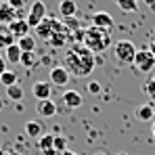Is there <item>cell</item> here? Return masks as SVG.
<instances>
[{"instance_id": "7c38bea8", "label": "cell", "mask_w": 155, "mask_h": 155, "mask_svg": "<svg viewBox=\"0 0 155 155\" xmlns=\"http://www.w3.org/2000/svg\"><path fill=\"white\" fill-rule=\"evenodd\" d=\"M36 111H38V115H40V117H52V115L57 113V103H54L52 99L38 101V105H36Z\"/></svg>"}, {"instance_id": "60d3db41", "label": "cell", "mask_w": 155, "mask_h": 155, "mask_svg": "<svg viewBox=\"0 0 155 155\" xmlns=\"http://www.w3.org/2000/svg\"><path fill=\"white\" fill-rule=\"evenodd\" d=\"M2 2H6V0H0V4H2Z\"/></svg>"}, {"instance_id": "74e56055", "label": "cell", "mask_w": 155, "mask_h": 155, "mask_svg": "<svg viewBox=\"0 0 155 155\" xmlns=\"http://www.w3.org/2000/svg\"><path fill=\"white\" fill-rule=\"evenodd\" d=\"M0 111H2V101H0Z\"/></svg>"}, {"instance_id": "6da1fadb", "label": "cell", "mask_w": 155, "mask_h": 155, "mask_svg": "<svg viewBox=\"0 0 155 155\" xmlns=\"http://www.w3.org/2000/svg\"><path fill=\"white\" fill-rule=\"evenodd\" d=\"M94 65H97L94 54L84 44H74L69 51L65 52V59H63V67L76 78H88L92 74Z\"/></svg>"}, {"instance_id": "ac0fdd59", "label": "cell", "mask_w": 155, "mask_h": 155, "mask_svg": "<svg viewBox=\"0 0 155 155\" xmlns=\"http://www.w3.org/2000/svg\"><path fill=\"white\" fill-rule=\"evenodd\" d=\"M25 134L29 138H40L42 136V124L38 120H27L25 122Z\"/></svg>"}, {"instance_id": "d590c367", "label": "cell", "mask_w": 155, "mask_h": 155, "mask_svg": "<svg viewBox=\"0 0 155 155\" xmlns=\"http://www.w3.org/2000/svg\"><path fill=\"white\" fill-rule=\"evenodd\" d=\"M153 140H155V122H153Z\"/></svg>"}, {"instance_id": "5b68a950", "label": "cell", "mask_w": 155, "mask_h": 155, "mask_svg": "<svg viewBox=\"0 0 155 155\" xmlns=\"http://www.w3.org/2000/svg\"><path fill=\"white\" fill-rule=\"evenodd\" d=\"M134 67L140 71V74H151L155 67V57L151 54V51L143 48V51H136L134 57Z\"/></svg>"}, {"instance_id": "603a6c76", "label": "cell", "mask_w": 155, "mask_h": 155, "mask_svg": "<svg viewBox=\"0 0 155 155\" xmlns=\"http://www.w3.org/2000/svg\"><path fill=\"white\" fill-rule=\"evenodd\" d=\"M0 84H2L4 88H11V86H15V84H17V74L6 69V71L0 76Z\"/></svg>"}, {"instance_id": "9c48e42d", "label": "cell", "mask_w": 155, "mask_h": 155, "mask_svg": "<svg viewBox=\"0 0 155 155\" xmlns=\"http://www.w3.org/2000/svg\"><path fill=\"white\" fill-rule=\"evenodd\" d=\"M61 103L65 105L67 109H80L82 103H84V99H82V94L76 92V90H65L63 97H61Z\"/></svg>"}, {"instance_id": "4316f807", "label": "cell", "mask_w": 155, "mask_h": 155, "mask_svg": "<svg viewBox=\"0 0 155 155\" xmlns=\"http://www.w3.org/2000/svg\"><path fill=\"white\" fill-rule=\"evenodd\" d=\"M52 147H54L59 153L67 151V138H65V136H54V143H52Z\"/></svg>"}, {"instance_id": "8992f818", "label": "cell", "mask_w": 155, "mask_h": 155, "mask_svg": "<svg viewBox=\"0 0 155 155\" xmlns=\"http://www.w3.org/2000/svg\"><path fill=\"white\" fill-rule=\"evenodd\" d=\"M31 94H34L38 101H46V99H51L52 84H51V82H44V80L34 82V86H31Z\"/></svg>"}, {"instance_id": "f546056e", "label": "cell", "mask_w": 155, "mask_h": 155, "mask_svg": "<svg viewBox=\"0 0 155 155\" xmlns=\"http://www.w3.org/2000/svg\"><path fill=\"white\" fill-rule=\"evenodd\" d=\"M88 92H90V94H99V92H101V84H99V82H90V84H88Z\"/></svg>"}, {"instance_id": "ffe728a7", "label": "cell", "mask_w": 155, "mask_h": 155, "mask_svg": "<svg viewBox=\"0 0 155 155\" xmlns=\"http://www.w3.org/2000/svg\"><path fill=\"white\" fill-rule=\"evenodd\" d=\"M17 44H19V48L23 52H34L36 51V38H34V36H25V38L17 40Z\"/></svg>"}, {"instance_id": "4fadbf2b", "label": "cell", "mask_w": 155, "mask_h": 155, "mask_svg": "<svg viewBox=\"0 0 155 155\" xmlns=\"http://www.w3.org/2000/svg\"><path fill=\"white\" fill-rule=\"evenodd\" d=\"M57 8H59V15H61L63 19H67V17H76V13H78L76 0H61Z\"/></svg>"}, {"instance_id": "836d02e7", "label": "cell", "mask_w": 155, "mask_h": 155, "mask_svg": "<svg viewBox=\"0 0 155 155\" xmlns=\"http://www.w3.org/2000/svg\"><path fill=\"white\" fill-rule=\"evenodd\" d=\"M149 51H151V54H153V57H155V40H153V42H151V48H149Z\"/></svg>"}, {"instance_id": "f1b7e54d", "label": "cell", "mask_w": 155, "mask_h": 155, "mask_svg": "<svg viewBox=\"0 0 155 155\" xmlns=\"http://www.w3.org/2000/svg\"><path fill=\"white\" fill-rule=\"evenodd\" d=\"M143 90H145L147 94H151V97H155V78H153V80H149V82H145Z\"/></svg>"}, {"instance_id": "e0dca14e", "label": "cell", "mask_w": 155, "mask_h": 155, "mask_svg": "<svg viewBox=\"0 0 155 155\" xmlns=\"http://www.w3.org/2000/svg\"><path fill=\"white\" fill-rule=\"evenodd\" d=\"M136 117L140 120V122H153L155 117V107L153 105H138L136 107Z\"/></svg>"}, {"instance_id": "cb8c5ba5", "label": "cell", "mask_w": 155, "mask_h": 155, "mask_svg": "<svg viewBox=\"0 0 155 155\" xmlns=\"http://www.w3.org/2000/svg\"><path fill=\"white\" fill-rule=\"evenodd\" d=\"M115 2H117L120 11H124V13H136V11H138L136 0H115Z\"/></svg>"}, {"instance_id": "8d00e7d4", "label": "cell", "mask_w": 155, "mask_h": 155, "mask_svg": "<svg viewBox=\"0 0 155 155\" xmlns=\"http://www.w3.org/2000/svg\"><path fill=\"white\" fill-rule=\"evenodd\" d=\"M0 155H6V151H4V149H0Z\"/></svg>"}, {"instance_id": "ab89813d", "label": "cell", "mask_w": 155, "mask_h": 155, "mask_svg": "<svg viewBox=\"0 0 155 155\" xmlns=\"http://www.w3.org/2000/svg\"><path fill=\"white\" fill-rule=\"evenodd\" d=\"M94 155H105V153H94Z\"/></svg>"}, {"instance_id": "b9f144b4", "label": "cell", "mask_w": 155, "mask_h": 155, "mask_svg": "<svg viewBox=\"0 0 155 155\" xmlns=\"http://www.w3.org/2000/svg\"><path fill=\"white\" fill-rule=\"evenodd\" d=\"M13 155H17V153H13Z\"/></svg>"}, {"instance_id": "d6a6232c", "label": "cell", "mask_w": 155, "mask_h": 155, "mask_svg": "<svg viewBox=\"0 0 155 155\" xmlns=\"http://www.w3.org/2000/svg\"><path fill=\"white\" fill-rule=\"evenodd\" d=\"M61 155H78V153H76V151H69V149H67V151H63Z\"/></svg>"}, {"instance_id": "9a60e30c", "label": "cell", "mask_w": 155, "mask_h": 155, "mask_svg": "<svg viewBox=\"0 0 155 155\" xmlns=\"http://www.w3.org/2000/svg\"><path fill=\"white\" fill-rule=\"evenodd\" d=\"M71 42V36H69V31L65 29V31H59V34H52L51 40H48V44H51L52 48H63L65 44H69Z\"/></svg>"}, {"instance_id": "30bf717a", "label": "cell", "mask_w": 155, "mask_h": 155, "mask_svg": "<svg viewBox=\"0 0 155 155\" xmlns=\"http://www.w3.org/2000/svg\"><path fill=\"white\" fill-rule=\"evenodd\" d=\"M52 21H54V17H46L40 25L36 27V38H40V40L48 42V40H51V36L54 34V29H52Z\"/></svg>"}, {"instance_id": "484cf974", "label": "cell", "mask_w": 155, "mask_h": 155, "mask_svg": "<svg viewBox=\"0 0 155 155\" xmlns=\"http://www.w3.org/2000/svg\"><path fill=\"white\" fill-rule=\"evenodd\" d=\"M19 65H23V67H27V69H31V67L36 65V52H23Z\"/></svg>"}, {"instance_id": "8fae6325", "label": "cell", "mask_w": 155, "mask_h": 155, "mask_svg": "<svg viewBox=\"0 0 155 155\" xmlns=\"http://www.w3.org/2000/svg\"><path fill=\"white\" fill-rule=\"evenodd\" d=\"M8 29H11V34L15 36V40H21V38L29 36V25H27L25 19H17V21H13V23L8 25Z\"/></svg>"}, {"instance_id": "52a82bcc", "label": "cell", "mask_w": 155, "mask_h": 155, "mask_svg": "<svg viewBox=\"0 0 155 155\" xmlns=\"http://www.w3.org/2000/svg\"><path fill=\"white\" fill-rule=\"evenodd\" d=\"M19 15H21V13H19V11H15L8 2H2V4H0V23H2V25H11L13 21L21 19Z\"/></svg>"}, {"instance_id": "4dcf8cb0", "label": "cell", "mask_w": 155, "mask_h": 155, "mask_svg": "<svg viewBox=\"0 0 155 155\" xmlns=\"http://www.w3.org/2000/svg\"><path fill=\"white\" fill-rule=\"evenodd\" d=\"M4 71H6V59H4V57H0V76H2Z\"/></svg>"}, {"instance_id": "2e32d148", "label": "cell", "mask_w": 155, "mask_h": 155, "mask_svg": "<svg viewBox=\"0 0 155 155\" xmlns=\"http://www.w3.org/2000/svg\"><path fill=\"white\" fill-rule=\"evenodd\" d=\"M13 44H17V40H15V36L11 34V29L8 25H2L0 23V48H8V46H13Z\"/></svg>"}, {"instance_id": "7402d4cb", "label": "cell", "mask_w": 155, "mask_h": 155, "mask_svg": "<svg viewBox=\"0 0 155 155\" xmlns=\"http://www.w3.org/2000/svg\"><path fill=\"white\" fill-rule=\"evenodd\" d=\"M63 25H65V29H67L69 34H76L80 29H84V27L80 25V19H78V17H67V19H63Z\"/></svg>"}, {"instance_id": "d4e9b609", "label": "cell", "mask_w": 155, "mask_h": 155, "mask_svg": "<svg viewBox=\"0 0 155 155\" xmlns=\"http://www.w3.org/2000/svg\"><path fill=\"white\" fill-rule=\"evenodd\" d=\"M23 88L19 86V84H15V86H11V88H6V97L11 99V101H21L23 99Z\"/></svg>"}, {"instance_id": "5bb4252c", "label": "cell", "mask_w": 155, "mask_h": 155, "mask_svg": "<svg viewBox=\"0 0 155 155\" xmlns=\"http://www.w3.org/2000/svg\"><path fill=\"white\" fill-rule=\"evenodd\" d=\"M92 25L94 27H101V29H111L113 27V17L109 15V13H97L94 17H92Z\"/></svg>"}, {"instance_id": "d6986e66", "label": "cell", "mask_w": 155, "mask_h": 155, "mask_svg": "<svg viewBox=\"0 0 155 155\" xmlns=\"http://www.w3.org/2000/svg\"><path fill=\"white\" fill-rule=\"evenodd\" d=\"M21 54H23V51L19 48V44H13V46H8L4 51V59L11 61V63H19L21 61Z\"/></svg>"}, {"instance_id": "3957f363", "label": "cell", "mask_w": 155, "mask_h": 155, "mask_svg": "<svg viewBox=\"0 0 155 155\" xmlns=\"http://www.w3.org/2000/svg\"><path fill=\"white\" fill-rule=\"evenodd\" d=\"M113 52H115V57H117V61H120V63H126V65L132 63V65H134L136 46L132 44V40H120V42H115Z\"/></svg>"}, {"instance_id": "e575fe53", "label": "cell", "mask_w": 155, "mask_h": 155, "mask_svg": "<svg viewBox=\"0 0 155 155\" xmlns=\"http://www.w3.org/2000/svg\"><path fill=\"white\" fill-rule=\"evenodd\" d=\"M147 2H149V4H151V6L155 8V0H147Z\"/></svg>"}, {"instance_id": "277c9868", "label": "cell", "mask_w": 155, "mask_h": 155, "mask_svg": "<svg viewBox=\"0 0 155 155\" xmlns=\"http://www.w3.org/2000/svg\"><path fill=\"white\" fill-rule=\"evenodd\" d=\"M46 17H48V15H46V4H44L42 0H34L31 6H29V13H27L25 21H27V25H29V27L36 29V27L40 25Z\"/></svg>"}, {"instance_id": "7a4b0ae2", "label": "cell", "mask_w": 155, "mask_h": 155, "mask_svg": "<svg viewBox=\"0 0 155 155\" xmlns=\"http://www.w3.org/2000/svg\"><path fill=\"white\" fill-rule=\"evenodd\" d=\"M111 40H113V38H111L109 29H101V27L90 25L86 29V38H84L82 44L92 52V54H101V52H105L111 46Z\"/></svg>"}, {"instance_id": "1f68e13d", "label": "cell", "mask_w": 155, "mask_h": 155, "mask_svg": "<svg viewBox=\"0 0 155 155\" xmlns=\"http://www.w3.org/2000/svg\"><path fill=\"white\" fill-rule=\"evenodd\" d=\"M44 155H61V153H59V151L52 147V149H46V151H44Z\"/></svg>"}, {"instance_id": "ba28073f", "label": "cell", "mask_w": 155, "mask_h": 155, "mask_svg": "<svg viewBox=\"0 0 155 155\" xmlns=\"http://www.w3.org/2000/svg\"><path fill=\"white\" fill-rule=\"evenodd\" d=\"M69 82V71L63 67V65H57V67H52L51 69V84L52 86H65Z\"/></svg>"}, {"instance_id": "83f0119b", "label": "cell", "mask_w": 155, "mask_h": 155, "mask_svg": "<svg viewBox=\"0 0 155 155\" xmlns=\"http://www.w3.org/2000/svg\"><path fill=\"white\" fill-rule=\"evenodd\" d=\"M6 2H8L15 11H19V13H21L23 8H27V6H29V0H6Z\"/></svg>"}, {"instance_id": "44dd1931", "label": "cell", "mask_w": 155, "mask_h": 155, "mask_svg": "<svg viewBox=\"0 0 155 155\" xmlns=\"http://www.w3.org/2000/svg\"><path fill=\"white\" fill-rule=\"evenodd\" d=\"M52 143H54V134H42L38 138V149L44 153L46 149H52Z\"/></svg>"}, {"instance_id": "f35d334b", "label": "cell", "mask_w": 155, "mask_h": 155, "mask_svg": "<svg viewBox=\"0 0 155 155\" xmlns=\"http://www.w3.org/2000/svg\"><path fill=\"white\" fill-rule=\"evenodd\" d=\"M117 155H128V153H117Z\"/></svg>"}]
</instances>
